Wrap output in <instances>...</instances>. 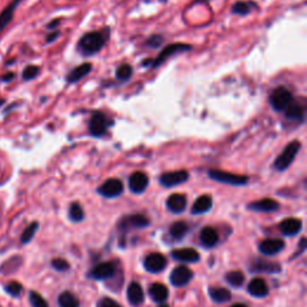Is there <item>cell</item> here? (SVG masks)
<instances>
[{
    "mask_svg": "<svg viewBox=\"0 0 307 307\" xmlns=\"http://www.w3.org/2000/svg\"><path fill=\"white\" fill-rule=\"evenodd\" d=\"M109 28L86 32V34L80 39V41H78L77 44L78 53L83 55V57H91V55L97 54L104 46L107 45V42L109 40Z\"/></svg>",
    "mask_w": 307,
    "mask_h": 307,
    "instance_id": "cell-1",
    "label": "cell"
},
{
    "mask_svg": "<svg viewBox=\"0 0 307 307\" xmlns=\"http://www.w3.org/2000/svg\"><path fill=\"white\" fill-rule=\"evenodd\" d=\"M192 50V46L188 44H182V42H175V44H171L166 46L163 50L160 52V54L155 59H145L142 61L143 67L148 68H158L159 66L165 63L166 60H168L169 58H172L173 55L185 53Z\"/></svg>",
    "mask_w": 307,
    "mask_h": 307,
    "instance_id": "cell-2",
    "label": "cell"
},
{
    "mask_svg": "<svg viewBox=\"0 0 307 307\" xmlns=\"http://www.w3.org/2000/svg\"><path fill=\"white\" fill-rule=\"evenodd\" d=\"M300 149H301V143L300 140L295 139L288 143L283 149V151L277 156L275 162H274V168L279 172H285L290 167L296 155H298Z\"/></svg>",
    "mask_w": 307,
    "mask_h": 307,
    "instance_id": "cell-3",
    "label": "cell"
},
{
    "mask_svg": "<svg viewBox=\"0 0 307 307\" xmlns=\"http://www.w3.org/2000/svg\"><path fill=\"white\" fill-rule=\"evenodd\" d=\"M113 125V122L108 119V117L102 112H95L91 116L89 124H88V131H89L90 136L96 137H103L106 135L107 131L110 126Z\"/></svg>",
    "mask_w": 307,
    "mask_h": 307,
    "instance_id": "cell-4",
    "label": "cell"
},
{
    "mask_svg": "<svg viewBox=\"0 0 307 307\" xmlns=\"http://www.w3.org/2000/svg\"><path fill=\"white\" fill-rule=\"evenodd\" d=\"M208 175L212 180L232 186H244L249 182V176L234 174V173L220 171V169H210L208 171Z\"/></svg>",
    "mask_w": 307,
    "mask_h": 307,
    "instance_id": "cell-5",
    "label": "cell"
},
{
    "mask_svg": "<svg viewBox=\"0 0 307 307\" xmlns=\"http://www.w3.org/2000/svg\"><path fill=\"white\" fill-rule=\"evenodd\" d=\"M293 101L292 93L285 87H277L271 91L269 103L275 112H283Z\"/></svg>",
    "mask_w": 307,
    "mask_h": 307,
    "instance_id": "cell-6",
    "label": "cell"
},
{
    "mask_svg": "<svg viewBox=\"0 0 307 307\" xmlns=\"http://www.w3.org/2000/svg\"><path fill=\"white\" fill-rule=\"evenodd\" d=\"M190 178V174H188L187 171L185 169H180V171H174V172H167L163 173V174L160 176V184H161L163 187H174V186H178L180 184H184Z\"/></svg>",
    "mask_w": 307,
    "mask_h": 307,
    "instance_id": "cell-7",
    "label": "cell"
},
{
    "mask_svg": "<svg viewBox=\"0 0 307 307\" xmlns=\"http://www.w3.org/2000/svg\"><path fill=\"white\" fill-rule=\"evenodd\" d=\"M97 192L104 198H117L120 195H123L124 185L119 179L110 178L97 188Z\"/></svg>",
    "mask_w": 307,
    "mask_h": 307,
    "instance_id": "cell-8",
    "label": "cell"
},
{
    "mask_svg": "<svg viewBox=\"0 0 307 307\" xmlns=\"http://www.w3.org/2000/svg\"><path fill=\"white\" fill-rule=\"evenodd\" d=\"M192 276H194V273L187 266L179 265L175 269H173L169 280H171V283L174 287H182L190 282Z\"/></svg>",
    "mask_w": 307,
    "mask_h": 307,
    "instance_id": "cell-9",
    "label": "cell"
},
{
    "mask_svg": "<svg viewBox=\"0 0 307 307\" xmlns=\"http://www.w3.org/2000/svg\"><path fill=\"white\" fill-rule=\"evenodd\" d=\"M150 224L149 218L142 214L130 215V216L124 217L119 223V228L124 232H127L131 228H145Z\"/></svg>",
    "mask_w": 307,
    "mask_h": 307,
    "instance_id": "cell-10",
    "label": "cell"
},
{
    "mask_svg": "<svg viewBox=\"0 0 307 307\" xmlns=\"http://www.w3.org/2000/svg\"><path fill=\"white\" fill-rule=\"evenodd\" d=\"M116 273V265L112 262H103L97 264L91 269L89 277L93 280H107L110 279Z\"/></svg>",
    "mask_w": 307,
    "mask_h": 307,
    "instance_id": "cell-11",
    "label": "cell"
},
{
    "mask_svg": "<svg viewBox=\"0 0 307 307\" xmlns=\"http://www.w3.org/2000/svg\"><path fill=\"white\" fill-rule=\"evenodd\" d=\"M283 112H285V118L288 122L299 124L305 122V106L299 102H295L294 100Z\"/></svg>",
    "mask_w": 307,
    "mask_h": 307,
    "instance_id": "cell-12",
    "label": "cell"
},
{
    "mask_svg": "<svg viewBox=\"0 0 307 307\" xmlns=\"http://www.w3.org/2000/svg\"><path fill=\"white\" fill-rule=\"evenodd\" d=\"M149 185V178L145 173L135 172L129 178V187L133 194H143Z\"/></svg>",
    "mask_w": 307,
    "mask_h": 307,
    "instance_id": "cell-13",
    "label": "cell"
},
{
    "mask_svg": "<svg viewBox=\"0 0 307 307\" xmlns=\"http://www.w3.org/2000/svg\"><path fill=\"white\" fill-rule=\"evenodd\" d=\"M144 266L146 271H149V273H161V271L167 266V259H166V257L161 253H151L145 258Z\"/></svg>",
    "mask_w": 307,
    "mask_h": 307,
    "instance_id": "cell-14",
    "label": "cell"
},
{
    "mask_svg": "<svg viewBox=\"0 0 307 307\" xmlns=\"http://www.w3.org/2000/svg\"><path fill=\"white\" fill-rule=\"evenodd\" d=\"M91 70H93V65L90 63H83L78 65V66L72 68V70L68 72V74L66 76V83L68 84L78 83V82L83 80L84 77H87L88 74L91 72Z\"/></svg>",
    "mask_w": 307,
    "mask_h": 307,
    "instance_id": "cell-15",
    "label": "cell"
},
{
    "mask_svg": "<svg viewBox=\"0 0 307 307\" xmlns=\"http://www.w3.org/2000/svg\"><path fill=\"white\" fill-rule=\"evenodd\" d=\"M173 259L179 260L182 263H197L199 260V253L195 249L184 247V249H176L172 252Z\"/></svg>",
    "mask_w": 307,
    "mask_h": 307,
    "instance_id": "cell-16",
    "label": "cell"
},
{
    "mask_svg": "<svg viewBox=\"0 0 307 307\" xmlns=\"http://www.w3.org/2000/svg\"><path fill=\"white\" fill-rule=\"evenodd\" d=\"M285 249V243L280 239H265L259 244V251L265 256H275Z\"/></svg>",
    "mask_w": 307,
    "mask_h": 307,
    "instance_id": "cell-17",
    "label": "cell"
},
{
    "mask_svg": "<svg viewBox=\"0 0 307 307\" xmlns=\"http://www.w3.org/2000/svg\"><path fill=\"white\" fill-rule=\"evenodd\" d=\"M252 273H264V274H277L281 271V265L277 263L269 262L265 259H256L251 264Z\"/></svg>",
    "mask_w": 307,
    "mask_h": 307,
    "instance_id": "cell-18",
    "label": "cell"
},
{
    "mask_svg": "<svg viewBox=\"0 0 307 307\" xmlns=\"http://www.w3.org/2000/svg\"><path fill=\"white\" fill-rule=\"evenodd\" d=\"M280 208V204L271 198H264L260 201L252 202L247 205V209L258 212H273Z\"/></svg>",
    "mask_w": 307,
    "mask_h": 307,
    "instance_id": "cell-19",
    "label": "cell"
},
{
    "mask_svg": "<svg viewBox=\"0 0 307 307\" xmlns=\"http://www.w3.org/2000/svg\"><path fill=\"white\" fill-rule=\"evenodd\" d=\"M21 2L22 0H12V2L0 12V34H2L3 30L10 24V22L14 19L15 11L16 9L18 8V5L21 4Z\"/></svg>",
    "mask_w": 307,
    "mask_h": 307,
    "instance_id": "cell-20",
    "label": "cell"
},
{
    "mask_svg": "<svg viewBox=\"0 0 307 307\" xmlns=\"http://www.w3.org/2000/svg\"><path fill=\"white\" fill-rule=\"evenodd\" d=\"M127 299L132 306H140L144 301V293L138 282H131L127 287Z\"/></svg>",
    "mask_w": 307,
    "mask_h": 307,
    "instance_id": "cell-21",
    "label": "cell"
},
{
    "mask_svg": "<svg viewBox=\"0 0 307 307\" xmlns=\"http://www.w3.org/2000/svg\"><path fill=\"white\" fill-rule=\"evenodd\" d=\"M247 292L254 298H264L269 294V287H267L266 282L263 279H253L247 286Z\"/></svg>",
    "mask_w": 307,
    "mask_h": 307,
    "instance_id": "cell-22",
    "label": "cell"
},
{
    "mask_svg": "<svg viewBox=\"0 0 307 307\" xmlns=\"http://www.w3.org/2000/svg\"><path fill=\"white\" fill-rule=\"evenodd\" d=\"M166 205H167L169 211L174 212V214H180V212H182L186 209V205H187V199H186L184 195L174 194V195H171L167 198Z\"/></svg>",
    "mask_w": 307,
    "mask_h": 307,
    "instance_id": "cell-23",
    "label": "cell"
},
{
    "mask_svg": "<svg viewBox=\"0 0 307 307\" xmlns=\"http://www.w3.org/2000/svg\"><path fill=\"white\" fill-rule=\"evenodd\" d=\"M218 239H220V238H218V233L216 229L212 227H204L203 229L201 231V234H199L201 244L203 245L204 247H208V249L216 246Z\"/></svg>",
    "mask_w": 307,
    "mask_h": 307,
    "instance_id": "cell-24",
    "label": "cell"
},
{
    "mask_svg": "<svg viewBox=\"0 0 307 307\" xmlns=\"http://www.w3.org/2000/svg\"><path fill=\"white\" fill-rule=\"evenodd\" d=\"M302 228V222L299 218H294V217H289L286 218L281 222L280 224V229L285 235H288V237H293V235H296L301 231Z\"/></svg>",
    "mask_w": 307,
    "mask_h": 307,
    "instance_id": "cell-25",
    "label": "cell"
},
{
    "mask_svg": "<svg viewBox=\"0 0 307 307\" xmlns=\"http://www.w3.org/2000/svg\"><path fill=\"white\" fill-rule=\"evenodd\" d=\"M212 208V198L208 195H203L198 197L192 205L191 214L192 215H202L208 212Z\"/></svg>",
    "mask_w": 307,
    "mask_h": 307,
    "instance_id": "cell-26",
    "label": "cell"
},
{
    "mask_svg": "<svg viewBox=\"0 0 307 307\" xmlns=\"http://www.w3.org/2000/svg\"><path fill=\"white\" fill-rule=\"evenodd\" d=\"M149 295L155 302H165L167 300L169 292L168 288L162 283H154L149 288Z\"/></svg>",
    "mask_w": 307,
    "mask_h": 307,
    "instance_id": "cell-27",
    "label": "cell"
},
{
    "mask_svg": "<svg viewBox=\"0 0 307 307\" xmlns=\"http://www.w3.org/2000/svg\"><path fill=\"white\" fill-rule=\"evenodd\" d=\"M209 295L212 301L217 303H224L228 302L232 299L231 290L227 288H220V287H211L209 288Z\"/></svg>",
    "mask_w": 307,
    "mask_h": 307,
    "instance_id": "cell-28",
    "label": "cell"
},
{
    "mask_svg": "<svg viewBox=\"0 0 307 307\" xmlns=\"http://www.w3.org/2000/svg\"><path fill=\"white\" fill-rule=\"evenodd\" d=\"M258 9V6L256 3L253 2H237L234 3L233 6H232L231 12L233 15H238V16H247L252 12V10Z\"/></svg>",
    "mask_w": 307,
    "mask_h": 307,
    "instance_id": "cell-29",
    "label": "cell"
},
{
    "mask_svg": "<svg viewBox=\"0 0 307 307\" xmlns=\"http://www.w3.org/2000/svg\"><path fill=\"white\" fill-rule=\"evenodd\" d=\"M188 224L184 221H178L174 222L171 227H169V234L173 239L175 240H180L185 237L186 234L188 233Z\"/></svg>",
    "mask_w": 307,
    "mask_h": 307,
    "instance_id": "cell-30",
    "label": "cell"
},
{
    "mask_svg": "<svg viewBox=\"0 0 307 307\" xmlns=\"http://www.w3.org/2000/svg\"><path fill=\"white\" fill-rule=\"evenodd\" d=\"M58 303L60 307H80V300L71 292L61 293L58 298Z\"/></svg>",
    "mask_w": 307,
    "mask_h": 307,
    "instance_id": "cell-31",
    "label": "cell"
},
{
    "mask_svg": "<svg viewBox=\"0 0 307 307\" xmlns=\"http://www.w3.org/2000/svg\"><path fill=\"white\" fill-rule=\"evenodd\" d=\"M226 281L232 287H235V288H239L244 285L245 282V276L244 274L239 270L235 271H229V273L226 274Z\"/></svg>",
    "mask_w": 307,
    "mask_h": 307,
    "instance_id": "cell-32",
    "label": "cell"
},
{
    "mask_svg": "<svg viewBox=\"0 0 307 307\" xmlns=\"http://www.w3.org/2000/svg\"><path fill=\"white\" fill-rule=\"evenodd\" d=\"M68 217L72 222H81L84 218V210L78 202H74L68 208Z\"/></svg>",
    "mask_w": 307,
    "mask_h": 307,
    "instance_id": "cell-33",
    "label": "cell"
},
{
    "mask_svg": "<svg viewBox=\"0 0 307 307\" xmlns=\"http://www.w3.org/2000/svg\"><path fill=\"white\" fill-rule=\"evenodd\" d=\"M133 70L132 66L129 64H123L120 65L119 67L117 68L116 71V77L118 81H122V82H127L130 80V78L132 77Z\"/></svg>",
    "mask_w": 307,
    "mask_h": 307,
    "instance_id": "cell-34",
    "label": "cell"
},
{
    "mask_svg": "<svg viewBox=\"0 0 307 307\" xmlns=\"http://www.w3.org/2000/svg\"><path fill=\"white\" fill-rule=\"evenodd\" d=\"M37 229H39V222H32V223L29 224L21 235V243L24 245L30 243L32 238H34V235L36 234Z\"/></svg>",
    "mask_w": 307,
    "mask_h": 307,
    "instance_id": "cell-35",
    "label": "cell"
},
{
    "mask_svg": "<svg viewBox=\"0 0 307 307\" xmlns=\"http://www.w3.org/2000/svg\"><path fill=\"white\" fill-rule=\"evenodd\" d=\"M29 300H30L32 307H50L48 302L44 299V296L37 292H34V290L29 293Z\"/></svg>",
    "mask_w": 307,
    "mask_h": 307,
    "instance_id": "cell-36",
    "label": "cell"
},
{
    "mask_svg": "<svg viewBox=\"0 0 307 307\" xmlns=\"http://www.w3.org/2000/svg\"><path fill=\"white\" fill-rule=\"evenodd\" d=\"M4 289L9 295L14 296V298H17V296H19V294L22 293L23 287L21 283L17 282V281H12V282L8 283V285L4 287Z\"/></svg>",
    "mask_w": 307,
    "mask_h": 307,
    "instance_id": "cell-37",
    "label": "cell"
},
{
    "mask_svg": "<svg viewBox=\"0 0 307 307\" xmlns=\"http://www.w3.org/2000/svg\"><path fill=\"white\" fill-rule=\"evenodd\" d=\"M40 73V67L36 66V65H29L23 70V80L24 81H31L34 78H36Z\"/></svg>",
    "mask_w": 307,
    "mask_h": 307,
    "instance_id": "cell-38",
    "label": "cell"
},
{
    "mask_svg": "<svg viewBox=\"0 0 307 307\" xmlns=\"http://www.w3.org/2000/svg\"><path fill=\"white\" fill-rule=\"evenodd\" d=\"M163 42H165V39H163L162 35H159V34H154L150 36L148 40L145 41V46L146 47H150V48H159L160 46H161Z\"/></svg>",
    "mask_w": 307,
    "mask_h": 307,
    "instance_id": "cell-39",
    "label": "cell"
},
{
    "mask_svg": "<svg viewBox=\"0 0 307 307\" xmlns=\"http://www.w3.org/2000/svg\"><path fill=\"white\" fill-rule=\"evenodd\" d=\"M51 264L57 271H67L70 269V264H68L67 260L63 259V258H54Z\"/></svg>",
    "mask_w": 307,
    "mask_h": 307,
    "instance_id": "cell-40",
    "label": "cell"
},
{
    "mask_svg": "<svg viewBox=\"0 0 307 307\" xmlns=\"http://www.w3.org/2000/svg\"><path fill=\"white\" fill-rule=\"evenodd\" d=\"M97 307H122V306H120L117 301H114L113 299L104 296V298L99 300V302H97Z\"/></svg>",
    "mask_w": 307,
    "mask_h": 307,
    "instance_id": "cell-41",
    "label": "cell"
},
{
    "mask_svg": "<svg viewBox=\"0 0 307 307\" xmlns=\"http://www.w3.org/2000/svg\"><path fill=\"white\" fill-rule=\"evenodd\" d=\"M59 35H60V32L57 30L51 32V34H48L47 37H46V42H47V44H52V42H54L55 40H57V39L59 37Z\"/></svg>",
    "mask_w": 307,
    "mask_h": 307,
    "instance_id": "cell-42",
    "label": "cell"
},
{
    "mask_svg": "<svg viewBox=\"0 0 307 307\" xmlns=\"http://www.w3.org/2000/svg\"><path fill=\"white\" fill-rule=\"evenodd\" d=\"M59 23H60V19H54V21L48 23L47 29H55L59 25Z\"/></svg>",
    "mask_w": 307,
    "mask_h": 307,
    "instance_id": "cell-43",
    "label": "cell"
},
{
    "mask_svg": "<svg viewBox=\"0 0 307 307\" xmlns=\"http://www.w3.org/2000/svg\"><path fill=\"white\" fill-rule=\"evenodd\" d=\"M14 77H15V74H14V73L5 74V76H3V77H2V81H3V82H6V83H8V82H11L12 80H14Z\"/></svg>",
    "mask_w": 307,
    "mask_h": 307,
    "instance_id": "cell-44",
    "label": "cell"
},
{
    "mask_svg": "<svg viewBox=\"0 0 307 307\" xmlns=\"http://www.w3.org/2000/svg\"><path fill=\"white\" fill-rule=\"evenodd\" d=\"M231 307H249V306L245 305V303H234V305H232Z\"/></svg>",
    "mask_w": 307,
    "mask_h": 307,
    "instance_id": "cell-45",
    "label": "cell"
},
{
    "mask_svg": "<svg viewBox=\"0 0 307 307\" xmlns=\"http://www.w3.org/2000/svg\"><path fill=\"white\" fill-rule=\"evenodd\" d=\"M208 2H210V0H195L194 5L195 4H199V3H208Z\"/></svg>",
    "mask_w": 307,
    "mask_h": 307,
    "instance_id": "cell-46",
    "label": "cell"
},
{
    "mask_svg": "<svg viewBox=\"0 0 307 307\" xmlns=\"http://www.w3.org/2000/svg\"><path fill=\"white\" fill-rule=\"evenodd\" d=\"M159 307H168L167 305H166V303H162V305H160Z\"/></svg>",
    "mask_w": 307,
    "mask_h": 307,
    "instance_id": "cell-47",
    "label": "cell"
},
{
    "mask_svg": "<svg viewBox=\"0 0 307 307\" xmlns=\"http://www.w3.org/2000/svg\"><path fill=\"white\" fill-rule=\"evenodd\" d=\"M3 103H4V100H0V106H2Z\"/></svg>",
    "mask_w": 307,
    "mask_h": 307,
    "instance_id": "cell-48",
    "label": "cell"
}]
</instances>
